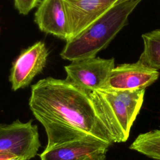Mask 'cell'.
Masks as SVG:
<instances>
[{
	"label": "cell",
	"instance_id": "obj_16",
	"mask_svg": "<svg viewBox=\"0 0 160 160\" xmlns=\"http://www.w3.org/2000/svg\"><path fill=\"white\" fill-rule=\"evenodd\" d=\"M9 160H24V159L22 158H12Z\"/></svg>",
	"mask_w": 160,
	"mask_h": 160
},
{
	"label": "cell",
	"instance_id": "obj_13",
	"mask_svg": "<svg viewBox=\"0 0 160 160\" xmlns=\"http://www.w3.org/2000/svg\"><path fill=\"white\" fill-rule=\"evenodd\" d=\"M39 2V0H14V6L20 14H27Z\"/></svg>",
	"mask_w": 160,
	"mask_h": 160
},
{
	"label": "cell",
	"instance_id": "obj_14",
	"mask_svg": "<svg viewBox=\"0 0 160 160\" xmlns=\"http://www.w3.org/2000/svg\"><path fill=\"white\" fill-rule=\"evenodd\" d=\"M84 160H106V154H100L89 157Z\"/></svg>",
	"mask_w": 160,
	"mask_h": 160
},
{
	"label": "cell",
	"instance_id": "obj_6",
	"mask_svg": "<svg viewBox=\"0 0 160 160\" xmlns=\"http://www.w3.org/2000/svg\"><path fill=\"white\" fill-rule=\"evenodd\" d=\"M121 1L62 0L69 31L68 41L76 37Z\"/></svg>",
	"mask_w": 160,
	"mask_h": 160
},
{
	"label": "cell",
	"instance_id": "obj_7",
	"mask_svg": "<svg viewBox=\"0 0 160 160\" xmlns=\"http://www.w3.org/2000/svg\"><path fill=\"white\" fill-rule=\"evenodd\" d=\"M49 52L45 44L38 41L23 51L13 64L9 81L16 91L30 84L44 69Z\"/></svg>",
	"mask_w": 160,
	"mask_h": 160
},
{
	"label": "cell",
	"instance_id": "obj_15",
	"mask_svg": "<svg viewBox=\"0 0 160 160\" xmlns=\"http://www.w3.org/2000/svg\"><path fill=\"white\" fill-rule=\"evenodd\" d=\"M14 158H18L16 157L15 156L9 154V153H0V160H9Z\"/></svg>",
	"mask_w": 160,
	"mask_h": 160
},
{
	"label": "cell",
	"instance_id": "obj_5",
	"mask_svg": "<svg viewBox=\"0 0 160 160\" xmlns=\"http://www.w3.org/2000/svg\"><path fill=\"white\" fill-rule=\"evenodd\" d=\"M114 67V58L94 57L73 61L64 66L66 79L85 91H97L105 88Z\"/></svg>",
	"mask_w": 160,
	"mask_h": 160
},
{
	"label": "cell",
	"instance_id": "obj_1",
	"mask_svg": "<svg viewBox=\"0 0 160 160\" xmlns=\"http://www.w3.org/2000/svg\"><path fill=\"white\" fill-rule=\"evenodd\" d=\"M29 106L45 129V149L86 137L96 138L110 145L114 143L90 92L66 79L39 80L31 86Z\"/></svg>",
	"mask_w": 160,
	"mask_h": 160
},
{
	"label": "cell",
	"instance_id": "obj_3",
	"mask_svg": "<svg viewBox=\"0 0 160 160\" xmlns=\"http://www.w3.org/2000/svg\"><path fill=\"white\" fill-rule=\"evenodd\" d=\"M146 89H101L90 92L97 112L113 142H126L141 108Z\"/></svg>",
	"mask_w": 160,
	"mask_h": 160
},
{
	"label": "cell",
	"instance_id": "obj_8",
	"mask_svg": "<svg viewBox=\"0 0 160 160\" xmlns=\"http://www.w3.org/2000/svg\"><path fill=\"white\" fill-rule=\"evenodd\" d=\"M158 71L149 68L139 61L118 65L113 68L103 89L134 90L146 89L159 78Z\"/></svg>",
	"mask_w": 160,
	"mask_h": 160
},
{
	"label": "cell",
	"instance_id": "obj_4",
	"mask_svg": "<svg viewBox=\"0 0 160 160\" xmlns=\"http://www.w3.org/2000/svg\"><path fill=\"white\" fill-rule=\"evenodd\" d=\"M41 147L38 126L32 120L0 124V153H9L24 160L34 158Z\"/></svg>",
	"mask_w": 160,
	"mask_h": 160
},
{
	"label": "cell",
	"instance_id": "obj_2",
	"mask_svg": "<svg viewBox=\"0 0 160 160\" xmlns=\"http://www.w3.org/2000/svg\"><path fill=\"white\" fill-rule=\"evenodd\" d=\"M142 0H122L74 38L66 41L62 59L73 61L96 57L105 49L128 21V17Z\"/></svg>",
	"mask_w": 160,
	"mask_h": 160
},
{
	"label": "cell",
	"instance_id": "obj_9",
	"mask_svg": "<svg viewBox=\"0 0 160 160\" xmlns=\"http://www.w3.org/2000/svg\"><path fill=\"white\" fill-rule=\"evenodd\" d=\"M111 145L94 137H86L66 142L45 149L41 160H84L89 157L106 154Z\"/></svg>",
	"mask_w": 160,
	"mask_h": 160
},
{
	"label": "cell",
	"instance_id": "obj_12",
	"mask_svg": "<svg viewBox=\"0 0 160 160\" xmlns=\"http://www.w3.org/2000/svg\"><path fill=\"white\" fill-rule=\"evenodd\" d=\"M129 149L149 158L160 160V129L139 134L131 144Z\"/></svg>",
	"mask_w": 160,
	"mask_h": 160
},
{
	"label": "cell",
	"instance_id": "obj_10",
	"mask_svg": "<svg viewBox=\"0 0 160 160\" xmlns=\"http://www.w3.org/2000/svg\"><path fill=\"white\" fill-rule=\"evenodd\" d=\"M34 21L41 31L66 41L69 31L62 0H42L35 12Z\"/></svg>",
	"mask_w": 160,
	"mask_h": 160
},
{
	"label": "cell",
	"instance_id": "obj_11",
	"mask_svg": "<svg viewBox=\"0 0 160 160\" xmlns=\"http://www.w3.org/2000/svg\"><path fill=\"white\" fill-rule=\"evenodd\" d=\"M144 49L139 61L144 66L155 69H160V29L143 34Z\"/></svg>",
	"mask_w": 160,
	"mask_h": 160
}]
</instances>
